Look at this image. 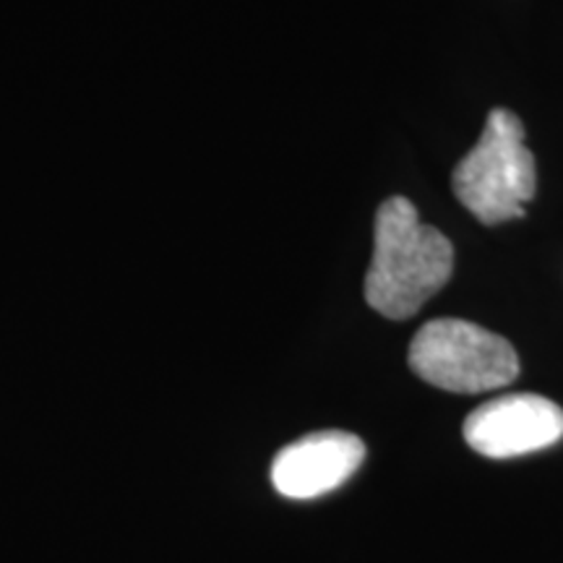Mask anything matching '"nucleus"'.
<instances>
[{"label": "nucleus", "instance_id": "1", "mask_svg": "<svg viewBox=\"0 0 563 563\" xmlns=\"http://www.w3.org/2000/svg\"><path fill=\"white\" fill-rule=\"evenodd\" d=\"M373 241L365 300L386 319H410L452 277V241L431 224H422L418 209L405 196L382 203Z\"/></svg>", "mask_w": 563, "mask_h": 563}, {"label": "nucleus", "instance_id": "2", "mask_svg": "<svg viewBox=\"0 0 563 563\" xmlns=\"http://www.w3.org/2000/svg\"><path fill=\"white\" fill-rule=\"evenodd\" d=\"M534 157L525 146V125L511 110H490L475 150L454 167L452 188L464 207L485 224L525 217L534 196Z\"/></svg>", "mask_w": 563, "mask_h": 563}, {"label": "nucleus", "instance_id": "3", "mask_svg": "<svg viewBox=\"0 0 563 563\" xmlns=\"http://www.w3.org/2000/svg\"><path fill=\"white\" fill-rule=\"evenodd\" d=\"M410 368L443 391L481 394L517 382L519 357L509 340L477 323L435 319L412 336Z\"/></svg>", "mask_w": 563, "mask_h": 563}, {"label": "nucleus", "instance_id": "4", "mask_svg": "<svg viewBox=\"0 0 563 563\" xmlns=\"http://www.w3.org/2000/svg\"><path fill=\"white\" fill-rule=\"evenodd\" d=\"M563 439V410L540 394H506L467 415L464 441L490 460L540 452Z\"/></svg>", "mask_w": 563, "mask_h": 563}, {"label": "nucleus", "instance_id": "5", "mask_svg": "<svg viewBox=\"0 0 563 563\" xmlns=\"http://www.w3.org/2000/svg\"><path fill=\"white\" fill-rule=\"evenodd\" d=\"M365 443L347 431L308 433L285 446L272 464V483L285 498L308 501L332 493L361 470Z\"/></svg>", "mask_w": 563, "mask_h": 563}]
</instances>
